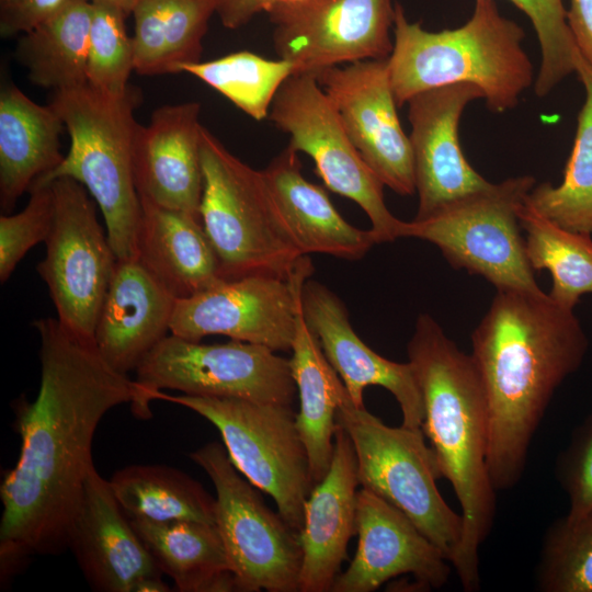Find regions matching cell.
I'll use <instances>...</instances> for the list:
<instances>
[{
  "instance_id": "1",
  "label": "cell",
  "mask_w": 592,
  "mask_h": 592,
  "mask_svg": "<svg viewBox=\"0 0 592 592\" xmlns=\"http://www.w3.org/2000/svg\"><path fill=\"white\" fill-rule=\"evenodd\" d=\"M33 326L41 340L39 389L33 401L16 406L20 454L0 486L5 572L30 556L68 548L70 526L94 467L96 428L110 410L130 405L137 391L135 379L114 369L93 341L57 318L37 319Z\"/></svg>"
},
{
  "instance_id": "2",
  "label": "cell",
  "mask_w": 592,
  "mask_h": 592,
  "mask_svg": "<svg viewBox=\"0 0 592 592\" xmlns=\"http://www.w3.org/2000/svg\"><path fill=\"white\" fill-rule=\"evenodd\" d=\"M588 348L573 309L544 292L497 289L471 333L470 353L487 398V465L497 492L520 481L555 391Z\"/></svg>"
},
{
  "instance_id": "3",
  "label": "cell",
  "mask_w": 592,
  "mask_h": 592,
  "mask_svg": "<svg viewBox=\"0 0 592 592\" xmlns=\"http://www.w3.org/2000/svg\"><path fill=\"white\" fill-rule=\"evenodd\" d=\"M407 353L422 394V431L460 506L463 537L452 567L463 589L475 592L480 588L479 549L497 509L487 465L485 388L471 355L429 314L418 316Z\"/></svg>"
},
{
  "instance_id": "4",
  "label": "cell",
  "mask_w": 592,
  "mask_h": 592,
  "mask_svg": "<svg viewBox=\"0 0 592 592\" xmlns=\"http://www.w3.org/2000/svg\"><path fill=\"white\" fill-rule=\"evenodd\" d=\"M394 48L388 69L398 106L413 95L453 83H473L490 111L513 109L533 83V66L522 47L523 29L503 16L494 0H476L462 26L431 32L410 22L395 3Z\"/></svg>"
},
{
  "instance_id": "5",
  "label": "cell",
  "mask_w": 592,
  "mask_h": 592,
  "mask_svg": "<svg viewBox=\"0 0 592 592\" xmlns=\"http://www.w3.org/2000/svg\"><path fill=\"white\" fill-rule=\"evenodd\" d=\"M139 92L129 87L122 95L103 93L88 83L55 91L50 105L70 136L60 164L34 184L71 178L92 196L105 221L117 260L137 258L143 219L134 172V117ZM33 184V185H34Z\"/></svg>"
},
{
  "instance_id": "6",
  "label": "cell",
  "mask_w": 592,
  "mask_h": 592,
  "mask_svg": "<svg viewBox=\"0 0 592 592\" xmlns=\"http://www.w3.org/2000/svg\"><path fill=\"white\" fill-rule=\"evenodd\" d=\"M204 177L200 217L225 280L288 278L305 257L258 171L202 127Z\"/></svg>"
},
{
  "instance_id": "7",
  "label": "cell",
  "mask_w": 592,
  "mask_h": 592,
  "mask_svg": "<svg viewBox=\"0 0 592 592\" xmlns=\"http://www.w3.org/2000/svg\"><path fill=\"white\" fill-rule=\"evenodd\" d=\"M337 422L349 434L356 455L357 478L405 513L452 563L463 537V519L436 486L442 477L422 429L389 426L344 395Z\"/></svg>"
},
{
  "instance_id": "8",
  "label": "cell",
  "mask_w": 592,
  "mask_h": 592,
  "mask_svg": "<svg viewBox=\"0 0 592 592\" xmlns=\"http://www.w3.org/2000/svg\"><path fill=\"white\" fill-rule=\"evenodd\" d=\"M535 183L532 175L492 183L425 218L403 221L400 238L433 243L454 269L480 275L496 289L540 293L517 216Z\"/></svg>"
},
{
  "instance_id": "9",
  "label": "cell",
  "mask_w": 592,
  "mask_h": 592,
  "mask_svg": "<svg viewBox=\"0 0 592 592\" xmlns=\"http://www.w3.org/2000/svg\"><path fill=\"white\" fill-rule=\"evenodd\" d=\"M155 400L180 405L209 421L235 467L270 494L283 519L300 532L305 503L315 485L291 405L162 391Z\"/></svg>"
},
{
  "instance_id": "10",
  "label": "cell",
  "mask_w": 592,
  "mask_h": 592,
  "mask_svg": "<svg viewBox=\"0 0 592 592\" xmlns=\"http://www.w3.org/2000/svg\"><path fill=\"white\" fill-rule=\"evenodd\" d=\"M135 372L137 391L130 407L141 419L151 417L149 405L164 389L291 406L297 392L287 358L266 346L237 340L205 344L170 334Z\"/></svg>"
},
{
  "instance_id": "11",
  "label": "cell",
  "mask_w": 592,
  "mask_h": 592,
  "mask_svg": "<svg viewBox=\"0 0 592 592\" xmlns=\"http://www.w3.org/2000/svg\"><path fill=\"white\" fill-rule=\"evenodd\" d=\"M190 458L203 468L216 490L215 525L238 591H299V533L265 504L259 489L231 463L225 445L207 443Z\"/></svg>"
},
{
  "instance_id": "12",
  "label": "cell",
  "mask_w": 592,
  "mask_h": 592,
  "mask_svg": "<svg viewBox=\"0 0 592 592\" xmlns=\"http://www.w3.org/2000/svg\"><path fill=\"white\" fill-rule=\"evenodd\" d=\"M267 118L289 135L291 148L314 160L317 174L330 191L364 210L378 243L400 238L403 220L388 209L385 185L352 144L315 75H291L278 89Z\"/></svg>"
},
{
  "instance_id": "13",
  "label": "cell",
  "mask_w": 592,
  "mask_h": 592,
  "mask_svg": "<svg viewBox=\"0 0 592 592\" xmlns=\"http://www.w3.org/2000/svg\"><path fill=\"white\" fill-rule=\"evenodd\" d=\"M50 184L54 220L44 242L45 257L36 270L47 286L58 321L77 335L93 341L117 258L88 190L67 177Z\"/></svg>"
},
{
  "instance_id": "14",
  "label": "cell",
  "mask_w": 592,
  "mask_h": 592,
  "mask_svg": "<svg viewBox=\"0 0 592 592\" xmlns=\"http://www.w3.org/2000/svg\"><path fill=\"white\" fill-rule=\"evenodd\" d=\"M314 272L303 257L288 278L251 275L225 280L194 296L177 299L170 332L201 341L208 335L291 351L304 283Z\"/></svg>"
},
{
  "instance_id": "15",
  "label": "cell",
  "mask_w": 592,
  "mask_h": 592,
  "mask_svg": "<svg viewBox=\"0 0 592 592\" xmlns=\"http://www.w3.org/2000/svg\"><path fill=\"white\" fill-rule=\"evenodd\" d=\"M278 58L311 73L392 52V0H304L267 12Z\"/></svg>"
},
{
  "instance_id": "16",
  "label": "cell",
  "mask_w": 592,
  "mask_h": 592,
  "mask_svg": "<svg viewBox=\"0 0 592 592\" xmlns=\"http://www.w3.org/2000/svg\"><path fill=\"white\" fill-rule=\"evenodd\" d=\"M316 78L367 166L394 192L412 195V150L397 114L388 58L334 66Z\"/></svg>"
},
{
  "instance_id": "17",
  "label": "cell",
  "mask_w": 592,
  "mask_h": 592,
  "mask_svg": "<svg viewBox=\"0 0 592 592\" xmlns=\"http://www.w3.org/2000/svg\"><path fill=\"white\" fill-rule=\"evenodd\" d=\"M483 99L473 83H453L422 91L407 103L414 168L417 215L422 219L445 205L491 186L465 158L458 123L466 105Z\"/></svg>"
},
{
  "instance_id": "18",
  "label": "cell",
  "mask_w": 592,
  "mask_h": 592,
  "mask_svg": "<svg viewBox=\"0 0 592 592\" xmlns=\"http://www.w3.org/2000/svg\"><path fill=\"white\" fill-rule=\"evenodd\" d=\"M357 549L331 592H372L400 574H412L428 590L448 580L452 563L400 510L361 488L355 514Z\"/></svg>"
},
{
  "instance_id": "19",
  "label": "cell",
  "mask_w": 592,
  "mask_h": 592,
  "mask_svg": "<svg viewBox=\"0 0 592 592\" xmlns=\"http://www.w3.org/2000/svg\"><path fill=\"white\" fill-rule=\"evenodd\" d=\"M300 299L308 327L353 403L364 407V389L380 386L397 400L402 425L422 429V394L411 364L390 361L372 350L352 328L344 303L326 285L308 278Z\"/></svg>"
},
{
  "instance_id": "20",
  "label": "cell",
  "mask_w": 592,
  "mask_h": 592,
  "mask_svg": "<svg viewBox=\"0 0 592 592\" xmlns=\"http://www.w3.org/2000/svg\"><path fill=\"white\" fill-rule=\"evenodd\" d=\"M200 113L201 104L194 101L163 105L153 111L147 126L138 125L134 172L141 202L200 217L204 186Z\"/></svg>"
},
{
  "instance_id": "21",
  "label": "cell",
  "mask_w": 592,
  "mask_h": 592,
  "mask_svg": "<svg viewBox=\"0 0 592 592\" xmlns=\"http://www.w3.org/2000/svg\"><path fill=\"white\" fill-rule=\"evenodd\" d=\"M68 549L95 591L132 592L139 580L162 576L109 480L95 467L87 478L71 523Z\"/></svg>"
},
{
  "instance_id": "22",
  "label": "cell",
  "mask_w": 592,
  "mask_h": 592,
  "mask_svg": "<svg viewBox=\"0 0 592 592\" xmlns=\"http://www.w3.org/2000/svg\"><path fill=\"white\" fill-rule=\"evenodd\" d=\"M357 463L353 443L338 423L329 470L305 503L299 532L303 550L300 592H327L346 559L348 545L356 534Z\"/></svg>"
},
{
  "instance_id": "23",
  "label": "cell",
  "mask_w": 592,
  "mask_h": 592,
  "mask_svg": "<svg viewBox=\"0 0 592 592\" xmlns=\"http://www.w3.org/2000/svg\"><path fill=\"white\" fill-rule=\"evenodd\" d=\"M175 301L137 258L117 260L94 332L100 355L122 374L136 371L170 332Z\"/></svg>"
},
{
  "instance_id": "24",
  "label": "cell",
  "mask_w": 592,
  "mask_h": 592,
  "mask_svg": "<svg viewBox=\"0 0 592 592\" xmlns=\"http://www.w3.org/2000/svg\"><path fill=\"white\" fill-rule=\"evenodd\" d=\"M267 186L301 252L362 259L377 239L372 229L348 223L322 186L301 173L298 152L287 146L262 170Z\"/></svg>"
},
{
  "instance_id": "25",
  "label": "cell",
  "mask_w": 592,
  "mask_h": 592,
  "mask_svg": "<svg viewBox=\"0 0 592 592\" xmlns=\"http://www.w3.org/2000/svg\"><path fill=\"white\" fill-rule=\"evenodd\" d=\"M141 206L137 259L173 297L187 298L225 281L198 216L148 202Z\"/></svg>"
},
{
  "instance_id": "26",
  "label": "cell",
  "mask_w": 592,
  "mask_h": 592,
  "mask_svg": "<svg viewBox=\"0 0 592 592\" xmlns=\"http://www.w3.org/2000/svg\"><path fill=\"white\" fill-rule=\"evenodd\" d=\"M64 123L49 105H39L14 84L0 94V206L10 212L42 177L56 169Z\"/></svg>"
},
{
  "instance_id": "27",
  "label": "cell",
  "mask_w": 592,
  "mask_h": 592,
  "mask_svg": "<svg viewBox=\"0 0 592 592\" xmlns=\"http://www.w3.org/2000/svg\"><path fill=\"white\" fill-rule=\"evenodd\" d=\"M291 351L292 357L288 361L299 396L296 425L316 485L329 470L338 428L337 412L348 390L308 327L303 315L301 299Z\"/></svg>"
},
{
  "instance_id": "28",
  "label": "cell",
  "mask_w": 592,
  "mask_h": 592,
  "mask_svg": "<svg viewBox=\"0 0 592 592\" xmlns=\"http://www.w3.org/2000/svg\"><path fill=\"white\" fill-rule=\"evenodd\" d=\"M162 573L181 592L238 591L215 524L196 521L153 522L130 519Z\"/></svg>"
},
{
  "instance_id": "29",
  "label": "cell",
  "mask_w": 592,
  "mask_h": 592,
  "mask_svg": "<svg viewBox=\"0 0 592 592\" xmlns=\"http://www.w3.org/2000/svg\"><path fill=\"white\" fill-rule=\"evenodd\" d=\"M218 0H140L134 16V70L143 76L179 73L201 61L202 41Z\"/></svg>"
},
{
  "instance_id": "30",
  "label": "cell",
  "mask_w": 592,
  "mask_h": 592,
  "mask_svg": "<svg viewBox=\"0 0 592 592\" xmlns=\"http://www.w3.org/2000/svg\"><path fill=\"white\" fill-rule=\"evenodd\" d=\"M92 13L90 1L71 0L56 15L24 34L16 54L34 84L58 91L88 83Z\"/></svg>"
},
{
  "instance_id": "31",
  "label": "cell",
  "mask_w": 592,
  "mask_h": 592,
  "mask_svg": "<svg viewBox=\"0 0 592 592\" xmlns=\"http://www.w3.org/2000/svg\"><path fill=\"white\" fill-rule=\"evenodd\" d=\"M129 519L215 524V499L185 473L166 465H130L109 480Z\"/></svg>"
},
{
  "instance_id": "32",
  "label": "cell",
  "mask_w": 592,
  "mask_h": 592,
  "mask_svg": "<svg viewBox=\"0 0 592 592\" xmlns=\"http://www.w3.org/2000/svg\"><path fill=\"white\" fill-rule=\"evenodd\" d=\"M574 67L584 90L585 101L578 116L573 148L562 182L554 186H534L526 203L537 213L572 231L592 234V66L578 47Z\"/></svg>"
},
{
  "instance_id": "33",
  "label": "cell",
  "mask_w": 592,
  "mask_h": 592,
  "mask_svg": "<svg viewBox=\"0 0 592 592\" xmlns=\"http://www.w3.org/2000/svg\"><path fill=\"white\" fill-rule=\"evenodd\" d=\"M521 228L526 232L525 248L534 271L551 275L549 297L574 309L584 294H592V238L572 231L537 213L526 201L519 207Z\"/></svg>"
},
{
  "instance_id": "34",
  "label": "cell",
  "mask_w": 592,
  "mask_h": 592,
  "mask_svg": "<svg viewBox=\"0 0 592 592\" xmlns=\"http://www.w3.org/2000/svg\"><path fill=\"white\" fill-rule=\"evenodd\" d=\"M181 72L198 78L247 115L262 121L269 116L278 89L294 73V67L282 58L273 60L241 50L185 65Z\"/></svg>"
},
{
  "instance_id": "35",
  "label": "cell",
  "mask_w": 592,
  "mask_h": 592,
  "mask_svg": "<svg viewBox=\"0 0 592 592\" xmlns=\"http://www.w3.org/2000/svg\"><path fill=\"white\" fill-rule=\"evenodd\" d=\"M535 580L543 592H592V514L563 516L548 527Z\"/></svg>"
},
{
  "instance_id": "36",
  "label": "cell",
  "mask_w": 592,
  "mask_h": 592,
  "mask_svg": "<svg viewBox=\"0 0 592 592\" xmlns=\"http://www.w3.org/2000/svg\"><path fill=\"white\" fill-rule=\"evenodd\" d=\"M89 37L87 82L111 95H122L128 89L134 70L133 37L127 34V15L110 5L92 4Z\"/></svg>"
},
{
  "instance_id": "37",
  "label": "cell",
  "mask_w": 592,
  "mask_h": 592,
  "mask_svg": "<svg viewBox=\"0 0 592 592\" xmlns=\"http://www.w3.org/2000/svg\"><path fill=\"white\" fill-rule=\"evenodd\" d=\"M526 14L537 34L540 66L534 81L537 96L547 95L568 75L576 71L577 48L562 0H510Z\"/></svg>"
},
{
  "instance_id": "38",
  "label": "cell",
  "mask_w": 592,
  "mask_h": 592,
  "mask_svg": "<svg viewBox=\"0 0 592 592\" xmlns=\"http://www.w3.org/2000/svg\"><path fill=\"white\" fill-rule=\"evenodd\" d=\"M55 213L52 184H34L26 206L13 215L0 216V281L4 283L18 263L47 239Z\"/></svg>"
},
{
  "instance_id": "39",
  "label": "cell",
  "mask_w": 592,
  "mask_h": 592,
  "mask_svg": "<svg viewBox=\"0 0 592 592\" xmlns=\"http://www.w3.org/2000/svg\"><path fill=\"white\" fill-rule=\"evenodd\" d=\"M557 476L565 490L569 520L592 514V414L573 432L557 463Z\"/></svg>"
},
{
  "instance_id": "40",
  "label": "cell",
  "mask_w": 592,
  "mask_h": 592,
  "mask_svg": "<svg viewBox=\"0 0 592 592\" xmlns=\"http://www.w3.org/2000/svg\"><path fill=\"white\" fill-rule=\"evenodd\" d=\"M71 0H0V33H29L61 11Z\"/></svg>"
},
{
  "instance_id": "41",
  "label": "cell",
  "mask_w": 592,
  "mask_h": 592,
  "mask_svg": "<svg viewBox=\"0 0 592 592\" xmlns=\"http://www.w3.org/2000/svg\"><path fill=\"white\" fill-rule=\"evenodd\" d=\"M567 20L579 52L592 66V0H570Z\"/></svg>"
},
{
  "instance_id": "42",
  "label": "cell",
  "mask_w": 592,
  "mask_h": 592,
  "mask_svg": "<svg viewBox=\"0 0 592 592\" xmlns=\"http://www.w3.org/2000/svg\"><path fill=\"white\" fill-rule=\"evenodd\" d=\"M170 587L162 580L161 576L148 577L139 580L132 592H168Z\"/></svg>"
},
{
  "instance_id": "43",
  "label": "cell",
  "mask_w": 592,
  "mask_h": 592,
  "mask_svg": "<svg viewBox=\"0 0 592 592\" xmlns=\"http://www.w3.org/2000/svg\"><path fill=\"white\" fill-rule=\"evenodd\" d=\"M92 4H105L123 11L127 16L133 13L140 0H88Z\"/></svg>"
}]
</instances>
